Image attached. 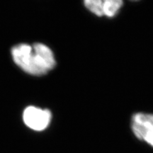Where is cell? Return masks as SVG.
Segmentation results:
<instances>
[{
    "label": "cell",
    "mask_w": 153,
    "mask_h": 153,
    "mask_svg": "<svg viewBox=\"0 0 153 153\" xmlns=\"http://www.w3.org/2000/svg\"><path fill=\"white\" fill-rule=\"evenodd\" d=\"M11 54L16 65L32 76L45 75L56 65L52 50L41 43L17 44L11 48Z\"/></svg>",
    "instance_id": "cell-1"
},
{
    "label": "cell",
    "mask_w": 153,
    "mask_h": 153,
    "mask_svg": "<svg viewBox=\"0 0 153 153\" xmlns=\"http://www.w3.org/2000/svg\"><path fill=\"white\" fill-rule=\"evenodd\" d=\"M89 11L98 16L114 17L123 6V0H83Z\"/></svg>",
    "instance_id": "cell-4"
},
{
    "label": "cell",
    "mask_w": 153,
    "mask_h": 153,
    "mask_svg": "<svg viewBox=\"0 0 153 153\" xmlns=\"http://www.w3.org/2000/svg\"><path fill=\"white\" fill-rule=\"evenodd\" d=\"M23 121L30 129L36 131H44L52 120V113L49 109L35 106H28L23 111Z\"/></svg>",
    "instance_id": "cell-2"
},
{
    "label": "cell",
    "mask_w": 153,
    "mask_h": 153,
    "mask_svg": "<svg viewBox=\"0 0 153 153\" xmlns=\"http://www.w3.org/2000/svg\"><path fill=\"white\" fill-rule=\"evenodd\" d=\"M131 128L137 138L153 148V114H134L131 119Z\"/></svg>",
    "instance_id": "cell-3"
},
{
    "label": "cell",
    "mask_w": 153,
    "mask_h": 153,
    "mask_svg": "<svg viewBox=\"0 0 153 153\" xmlns=\"http://www.w3.org/2000/svg\"><path fill=\"white\" fill-rule=\"evenodd\" d=\"M131 1H138V0H131Z\"/></svg>",
    "instance_id": "cell-5"
}]
</instances>
